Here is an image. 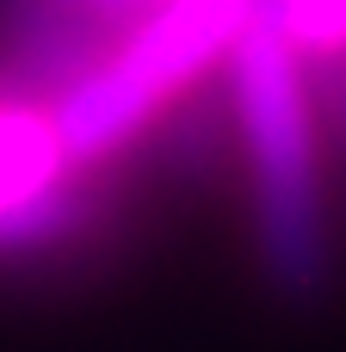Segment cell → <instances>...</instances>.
Segmentation results:
<instances>
[{"label": "cell", "instance_id": "cell-1", "mask_svg": "<svg viewBox=\"0 0 346 352\" xmlns=\"http://www.w3.org/2000/svg\"><path fill=\"white\" fill-rule=\"evenodd\" d=\"M229 50H235L241 130L254 148V179H260L266 272L291 297H310L328 272V229H322V179H316L310 105H303L297 37L285 25V0H248V19Z\"/></svg>", "mask_w": 346, "mask_h": 352}, {"label": "cell", "instance_id": "cell-2", "mask_svg": "<svg viewBox=\"0 0 346 352\" xmlns=\"http://www.w3.org/2000/svg\"><path fill=\"white\" fill-rule=\"evenodd\" d=\"M248 19V0H173L149 31L124 43V56L87 80H74L50 118L62 161H99L118 142H130L149 111L180 93L204 62H217Z\"/></svg>", "mask_w": 346, "mask_h": 352}, {"label": "cell", "instance_id": "cell-3", "mask_svg": "<svg viewBox=\"0 0 346 352\" xmlns=\"http://www.w3.org/2000/svg\"><path fill=\"white\" fill-rule=\"evenodd\" d=\"M80 217H87V192L68 186V161L50 118L0 111V254L50 248L74 235Z\"/></svg>", "mask_w": 346, "mask_h": 352}]
</instances>
